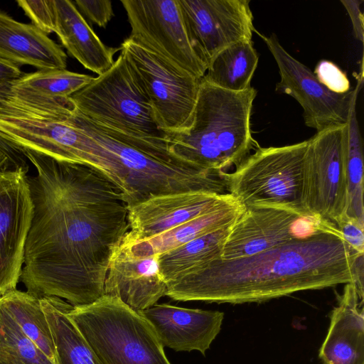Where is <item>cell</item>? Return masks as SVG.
Instances as JSON below:
<instances>
[{
  "label": "cell",
  "instance_id": "4fadbf2b",
  "mask_svg": "<svg viewBox=\"0 0 364 364\" xmlns=\"http://www.w3.org/2000/svg\"><path fill=\"white\" fill-rule=\"evenodd\" d=\"M178 1L191 46L207 68L226 47L252 40L255 29L250 0Z\"/></svg>",
  "mask_w": 364,
  "mask_h": 364
},
{
  "label": "cell",
  "instance_id": "5bb4252c",
  "mask_svg": "<svg viewBox=\"0 0 364 364\" xmlns=\"http://www.w3.org/2000/svg\"><path fill=\"white\" fill-rule=\"evenodd\" d=\"M337 228L314 217L269 206L245 207L234 222L223 246L221 259L245 257L295 239Z\"/></svg>",
  "mask_w": 364,
  "mask_h": 364
},
{
  "label": "cell",
  "instance_id": "277c9868",
  "mask_svg": "<svg viewBox=\"0 0 364 364\" xmlns=\"http://www.w3.org/2000/svg\"><path fill=\"white\" fill-rule=\"evenodd\" d=\"M257 90H226L200 80L196 104L188 125L166 133L170 151L205 171L228 173L259 148L253 139L251 114Z\"/></svg>",
  "mask_w": 364,
  "mask_h": 364
},
{
  "label": "cell",
  "instance_id": "5b68a950",
  "mask_svg": "<svg viewBox=\"0 0 364 364\" xmlns=\"http://www.w3.org/2000/svg\"><path fill=\"white\" fill-rule=\"evenodd\" d=\"M70 98L27 104L0 98V136L21 150L87 165L108 179L107 151L77 124Z\"/></svg>",
  "mask_w": 364,
  "mask_h": 364
},
{
  "label": "cell",
  "instance_id": "836d02e7",
  "mask_svg": "<svg viewBox=\"0 0 364 364\" xmlns=\"http://www.w3.org/2000/svg\"><path fill=\"white\" fill-rule=\"evenodd\" d=\"M0 150L9 157L11 168L22 167L27 170L29 169L27 159L24 156L22 150L1 136Z\"/></svg>",
  "mask_w": 364,
  "mask_h": 364
},
{
  "label": "cell",
  "instance_id": "52a82bcc",
  "mask_svg": "<svg viewBox=\"0 0 364 364\" xmlns=\"http://www.w3.org/2000/svg\"><path fill=\"white\" fill-rule=\"evenodd\" d=\"M308 141L257 148L225 174L228 192L245 207L269 206L310 216L301 200L302 172Z\"/></svg>",
  "mask_w": 364,
  "mask_h": 364
},
{
  "label": "cell",
  "instance_id": "d6986e66",
  "mask_svg": "<svg viewBox=\"0 0 364 364\" xmlns=\"http://www.w3.org/2000/svg\"><path fill=\"white\" fill-rule=\"evenodd\" d=\"M46 34L55 33L68 53L87 70L100 75L114 64L119 48L105 46L70 0H49Z\"/></svg>",
  "mask_w": 364,
  "mask_h": 364
},
{
  "label": "cell",
  "instance_id": "d6a6232c",
  "mask_svg": "<svg viewBox=\"0 0 364 364\" xmlns=\"http://www.w3.org/2000/svg\"><path fill=\"white\" fill-rule=\"evenodd\" d=\"M341 3L343 4L349 15L355 37L361 43H363V14L360 10V5L363 3V1L341 0Z\"/></svg>",
  "mask_w": 364,
  "mask_h": 364
},
{
  "label": "cell",
  "instance_id": "6da1fadb",
  "mask_svg": "<svg viewBox=\"0 0 364 364\" xmlns=\"http://www.w3.org/2000/svg\"><path fill=\"white\" fill-rule=\"evenodd\" d=\"M33 217L20 281L36 297L73 306L104 295L110 258L129 230L120 190L91 166L23 149Z\"/></svg>",
  "mask_w": 364,
  "mask_h": 364
},
{
  "label": "cell",
  "instance_id": "9a60e30c",
  "mask_svg": "<svg viewBox=\"0 0 364 364\" xmlns=\"http://www.w3.org/2000/svg\"><path fill=\"white\" fill-rule=\"evenodd\" d=\"M28 171H0V296L16 289L33 217Z\"/></svg>",
  "mask_w": 364,
  "mask_h": 364
},
{
  "label": "cell",
  "instance_id": "9c48e42d",
  "mask_svg": "<svg viewBox=\"0 0 364 364\" xmlns=\"http://www.w3.org/2000/svg\"><path fill=\"white\" fill-rule=\"evenodd\" d=\"M70 98L82 114L100 125L136 137L166 139L121 53L108 70Z\"/></svg>",
  "mask_w": 364,
  "mask_h": 364
},
{
  "label": "cell",
  "instance_id": "ffe728a7",
  "mask_svg": "<svg viewBox=\"0 0 364 364\" xmlns=\"http://www.w3.org/2000/svg\"><path fill=\"white\" fill-rule=\"evenodd\" d=\"M363 299L354 282L346 284L319 350L323 364H364Z\"/></svg>",
  "mask_w": 364,
  "mask_h": 364
},
{
  "label": "cell",
  "instance_id": "f1b7e54d",
  "mask_svg": "<svg viewBox=\"0 0 364 364\" xmlns=\"http://www.w3.org/2000/svg\"><path fill=\"white\" fill-rule=\"evenodd\" d=\"M0 364H55L23 332L1 303Z\"/></svg>",
  "mask_w": 364,
  "mask_h": 364
},
{
  "label": "cell",
  "instance_id": "7402d4cb",
  "mask_svg": "<svg viewBox=\"0 0 364 364\" xmlns=\"http://www.w3.org/2000/svg\"><path fill=\"white\" fill-rule=\"evenodd\" d=\"M245 207L233 196L213 210L146 239H134L127 232L122 243L138 256L160 255L196 238L234 223Z\"/></svg>",
  "mask_w": 364,
  "mask_h": 364
},
{
  "label": "cell",
  "instance_id": "1f68e13d",
  "mask_svg": "<svg viewBox=\"0 0 364 364\" xmlns=\"http://www.w3.org/2000/svg\"><path fill=\"white\" fill-rule=\"evenodd\" d=\"M337 228L350 250L355 254H364V224L355 218L346 216Z\"/></svg>",
  "mask_w": 364,
  "mask_h": 364
},
{
  "label": "cell",
  "instance_id": "e0dca14e",
  "mask_svg": "<svg viewBox=\"0 0 364 364\" xmlns=\"http://www.w3.org/2000/svg\"><path fill=\"white\" fill-rule=\"evenodd\" d=\"M166 291L159 255L138 256L120 243L109 260L104 294L117 297L139 312L156 304Z\"/></svg>",
  "mask_w": 364,
  "mask_h": 364
},
{
  "label": "cell",
  "instance_id": "d4e9b609",
  "mask_svg": "<svg viewBox=\"0 0 364 364\" xmlns=\"http://www.w3.org/2000/svg\"><path fill=\"white\" fill-rule=\"evenodd\" d=\"M258 60L252 40H242L217 54L203 79L226 90L243 91L250 87Z\"/></svg>",
  "mask_w": 364,
  "mask_h": 364
},
{
  "label": "cell",
  "instance_id": "7c38bea8",
  "mask_svg": "<svg viewBox=\"0 0 364 364\" xmlns=\"http://www.w3.org/2000/svg\"><path fill=\"white\" fill-rule=\"evenodd\" d=\"M131 26L128 37L202 79L207 71L189 43L178 0H122Z\"/></svg>",
  "mask_w": 364,
  "mask_h": 364
},
{
  "label": "cell",
  "instance_id": "484cf974",
  "mask_svg": "<svg viewBox=\"0 0 364 364\" xmlns=\"http://www.w3.org/2000/svg\"><path fill=\"white\" fill-rule=\"evenodd\" d=\"M0 303L41 352L55 364H58L51 333L40 304V298L26 291L15 289L1 296Z\"/></svg>",
  "mask_w": 364,
  "mask_h": 364
},
{
  "label": "cell",
  "instance_id": "ac0fdd59",
  "mask_svg": "<svg viewBox=\"0 0 364 364\" xmlns=\"http://www.w3.org/2000/svg\"><path fill=\"white\" fill-rule=\"evenodd\" d=\"M153 327L163 347L205 355L221 330L224 313L156 304L139 311Z\"/></svg>",
  "mask_w": 364,
  "mask_h": 364
},
{
  "label": "cell",
  "instance_id": "8992f818",
  "mask_svg": "<svg viewBox=\"0 0 364 364\" xmlns=\"http://www.w3.org/2000/svg\"><path fill=\"white\" fill-rule=\"evenodd\" d=\"M68 316L100 364H171L149 321L117 297L70 306Z\"/></svg>",
  "mask_w": 364,
  "mask_h": 364
},
{
  "label": "cell",
  "instance_id": "3957f363",
  "mask_svg": "<svg viewBox=\"0 0 364 364\" xmlns=\"http://www.w3.org/2000/svg\"><path fill=\"white\" fill-rule=\"evenodd\" d=\"M79 127L107 151L112 183L127 206L159 195L191 191L226 194L224 173L205 171L172 154L166 139L133 136L100 125L76 108Z\"/></svg>",
  "mask_w": 364,
  "mask_h": 364
},
{
  "label": "cell",
  "instance_id": "e575fe53",
  "mask_svg": "<svg viewBox=\"0 0 364 364\" xmlns=\"http://www.w3.org/2000/svg\"><path fill=\"white\" fill-rule=\"evenodd\" d=\"M23 74L19 67L0 59V97L10 84Z\"/></svg>",
  "mask_w": 364,
  "mask_h": 364
},
{
  "label": "cell",
  "instance_id": "ba28073f",
  "mask_svg": "<svg viewBox=\"0 0 364 364\" xmlns=\"http://www.w3.org/2000/svg\"><path fill=\"white\" fill-rule=\"evenodd\" d=\"M119 51L158 128L166 134L185 128L193 114L201 79L129 38L122 42Z\"/></svg>",
  "mask_w": 364,
  "mask_h": 364
},
{
  "label": "cell",
  "instance_id": "603a6c76",
  "mask_svg": "<svg viewBox=\"0 0 364 364\" xmlns=\"http://www.w3.org/2000/svg\"><path fill=\"white\" fill-rule=\"evenodd\" d=\"M93 79L91 75L66 69L38 70L23 73L10 84L1 97L29 104L66 99Z\"/></svg>",
  "mask_w": 364,
  "mask_h": 364
},
{
  "label": "cell",
  "instance_id": "cb8c5ba5",
  "mask_svg": "<svg viewBox=\"0 0 364 364\" xmlns=\"http://www.w3.org/2000/svg\"><path fill=\"white\" fill-rule=\"evenodd\" d=\"M233 223L159 255L160 269L166 283L179 279L220 258Z\"/></svg>",
  "mask_w": 364,
  "mask_h": 364
},
{
  "label": "cell",
  "instance_id": "44dd1931",
  "mask_svg": "<svg viewBox=\"0 0 364 364\" xmlns=\"http://www.w3.org/2000/svg\"><path fill=\"white\" fill-rule=\"evenodd\" d=\"M0 59L20 68L65 69L67 55L60 46L32 23L17 21L0 9Z\"/></svg>",
  "mask_w": 364,
  "mask_h": 364
},
{
  "label": "cell",
  "instance_id": "2e32d148",
  "mask_svg": "<svg viewBox=\"0 0 364 364\" xmlns=\"http://www.w3.org/2000/svg\"><path fill=\"white\" fill-rule=\"evenodd\" d=\"M232 196L205 191L159 195L128 207L129 230L134 239H146L203 215Z\"/></svg>",
  "mask_w": 364,
  "mask_h": 364
},
{
  "label": "cell",
  "instance_id": "8fae6325",
  "mask_svg": "<svg viewBox=\"0 0 364 364\" xmlns=\"http://www.w3.org/2000/svg\"><path fill=\"white\" fill-rule=\"evenodd\" d=\"M274 58L280 80L275 90L295 99L303 109L306 126L316 132L347 123L353 104L357 102L363 84V67L358 83L344 94L330 91L314 73L290 55L274 33L266 36L255 30Z\"/></svg>",
  "mask_w": 364,
  "mask_h": 364
},
{
  "label": "cell",
  "instance_id": "f546056e",
  "mask_svg": "<svg viewBox=\"0 0 364 364\" xmlns=\"http://www.w3.org/2000/svg\"><path fill=\"white\" fill-rule=\"evenodd\" d=\"M313 73L323 85L334 93L344 94L351 89L347 75L332 61L320 60Z\"/></svg>",
  "mask_w": 364,
  "mask_h": 364
},
{
  "label": "cell",
  "instance_id": "4dcf8cb0",
  "mask_svg": "<svg viewBox=\"0 0 364 364\" xmlns=\"http://www.w3.org/2000/svg\"><path fill=\"white\" fill-rule=\"evenodd\" d=\"M82 16L100 27L105 28L114 16L109 0H76L73 1Z\"/></svg>",
  "mask_w": 364,
  "mask_h": 364
},
{
  "label": "cell",
  "instance_id": "83f0119b",
  "mask_svg": "<svg viewBox=\"0 0 364 364\" xmlns=\"http://www.w3.org/2000/svg\"><path fill=\"white\" fill-rule=\"evenodd\" d=\"M58 364H100L65 310L47 316Z\"/></svg>",
  "mask_w": 364,
  "mask_h": 364
},
{
  "label": "cell",
  "instance_id": "7a4b0ae2",
  "mask_svg": "<svg viewBox=\"0 0 364 364\" xmlns=\"http://www.w3.org/2000/svg\"><path fill=\"white\" fill-rule=\"evenodd\" d=\"M360 255L350 250L339 230L321 231L247 257L215 259L168 283L166 296L180 301L243 304L355 283Z\"/></svg>",
  "mask_w": 364,
  "mask_h": 364
},
{
  "label": "cell",
  "instance_id": "d590c367",
  "mask_svg": "<svg viewBox=\"0 0 364 364\" xmlns=\"http://www.w3.org/2000/svg\"><path fill=\"white\" fill-rule=\"evenodd\" d=\"M9 168L11 169L9 157L0 150V171Z\"/></svg>",
  "mask_w": 364,
  "mask_h": 364
},
{
  "label": "cell",
  "instance_id": "4316f807",
  "mask_svg": "<svg viewBox=\"0 0 364 364\" xmlns=\"http://www.w3.org/2000/svg\"><path fill=\"white\" fill-rule=\"evenodd\" d=\"M356 102L347 122L346 169L348 206L346 215L364 224L363 143L356 116Z\"/></svg>",
  "mask_w": 364,
  "mask_h": 364
},
{
  "label": "cell",
  "instance_id": "30bf717a",
  "mask_svg": "<svg viewBox=\"0 0 364 364\" xmlns=\"http://www.w3.org/2000/svg\"><path fill=\"white\" fill-rule=\"evenodd\" d=\"M304 159L301 200L306 212L337 225L347 215V124L316 132Z\"/></svg>",
  "mask_w": 364,
  "mask_h": 364
}]
</instances>
